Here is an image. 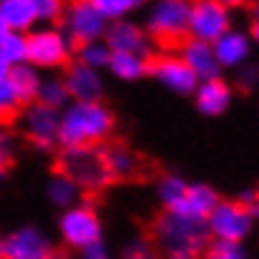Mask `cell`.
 Wrapping results in <instances>:
<instances>
[{
	"instance_id": "1",
	"label": "cell",
	"mask_w": 259,
	"mask_h": 259,
	"mask_svg": "<svg viewBox=\"0 0 259 259\" xmlns=\"http://www.w3.org/2000/svg\"><path fill=\"white\" fill-rule=\"evenodd\" d=\"M113 113L101 101H73L61 111L58 144L63 149H96L113 134Z\"/></svg>"
},
{
	"instance_id": "2",
	"label": "cell",
	"mask_w": 259,
	"mask_h": 259,
	"mask_svg": "<svg viewBox=\"0 0 259 259\" xmlns=\"http://www.w3.org/2000/svg\"><path fill=\"white\" fill-rule=\"evenodd\" d=\"M154 234L169 254L171 252H184V254L196 257L209 247V232H206L204 222H189V219H181V217L169 214V211H164L156 219Z\"/></svg>"
},
{
	"instance_id": "3",
	"label": "cell",
	"mask_w": 259,
	"mask_h": 259,
	"mask_svg": "<svg viewBox=\"0 0 259 259\" xmlns=\"http://www.w3.org/2000/svg\"><path fill=\"white\" fill-rule=\"evenodd\" d=\"M204 224L211 242L244 244V239L254 229V214L237 199H219V204L211 209Z\"/></svg>"
},
{
	"instance_id": "4",
	"label": "cell",
	"mask_w": 259,
	"mask_h": 259,
	"mask_svg": "<svg viewBox=\"0 0 259 259\" xmlns=\"http://www.w3.org/2000/svg\"><path fill=\"white\" fill-rule=\"evenodd\" d=\"M191 0H154L146 18V33L159 43H181L189 38Z\"/></svg>"
},
{
	"instance_id": "5",
	"label": "cell",
	"mask_w": 259,
	"mask_h": 259,
	"mask_svg": "<svg viewBox=\"0 0 259 259\" xmlns=\"http://www.w3.org/2000/svg\"><path fill=\"white\" fill-rule=\"evenodd\" d=\"M71 61V40L61 28L40 25L28 33V63L33 68H63Z\"/></svg>"
},
{
	"instance_id": "6",
	"label": "cell",
	"mask_w": 259,
	"mask_h": 259,
	"mask_svg": "<svg viewBox=\"0 0 259 259\" xmlns=\"http://www.w3.org/2000/svg\"><path fill=\"white\" fill-rule=\"evenodd\" d=\"M58 232H61V239L71 249L83 252L91 244H98L101 242L103 227H101V219H98V214H96L93 206L76 204L71 209H63V214L58 219Z\"/></svg>"
},
{
	"instance_id": "7",
	"label": "cell",
	"mask_w": 259,
	"mask_h": 259,
	"mask_svg": "<svg viewBox=\"0 0 259 259\" xmlns=\"http://www.w3.org/2000/svg\"><path fill=\"white\" fill-rule=\"evenodd\" d=\"M61 171L71 176L78 184V189H91V191H98L108 186L111 181L98 146L96 149H66L61 156Z\"/></svg>"
},
{
	"instance_id": "8",
	"label": "cell",
	"mask_w": 259,
	"mask_h": 259,
	"mask_svg": "<svg viewBox=\"0 0 259 259\" xmlns=\"http://www.w3.org/2000/svg\"><path fill=\"white\" fill-rule=\"evenodd\" d=\"M61 20H63L66 38L76 46L103 40L106 28H108V20L86 0H68Z\"/></svg>"
},
{
	"instance_id": "9",
	"label": "cell",
	"mask_w": 259,
	"mask_h": 259,
	"mask_svg": "<svg viewBox=\"0 0 259 259\" xmlns=\"http://www.w3.org/2000/svg\"><path fill=\"white\" fill-rule=\"evenodd\" d=\"M232 28V13L229 5L219 0H191V15H189V38L214 43Z\"/></svg>"
},
{
	"instance_id": "10",
	"label": "cell",
	"mask_w": 259,
	"mask_h": 259,
	"mask_svg": "<svg viewBox=\"0 0 259 259\" xmlns=\"http://www.w3.org/2000/svg\"><path fill=\"white\" fill-rule=\"evenodd\" d=\"M3 259H58L51 239L35 227H20L3 239Z\"/></svg>"
},
{
	"instance_id": "11",
	"label": "cell",
	"mask_w": 259,
	"mask_h": 259,
	"mask_svg": "<svg viewBox=\"0 0 259 259\" xmlns=\"http://www.w3.org/2000/svg\"><path fill=\"white\" fill-rule=\"evenodd\" d=\"M149 73L164 88H169L171 93H179V96H191L199 86V78L179 58V53H164V56L149 61Z\"/></svg>"
},
{
	"instance_id": "12",
	"label": "cell",
	"mask_w": 259,
	"mask_h": 259,
	"mask_svg": "<svg viewBox=\"0 0 259 259\" xmlns=\"http://www.w3.org/2000/svg\"><path fill=\"white\" fill-rule=\"evenodd\" d=\"M58 123H61V111H53L40 103H30L25 108L23 128L28 141L38 151H51L58 144Z\"/></svg>"
},
{
	"instance_id": "13",
	"label": "cell",
	"mask_w": 259,
	"mask_h": 259,
	"mask_svg": "<svg viewBox=\"0 0 259 259\" xmlns=\"http://www.w3.org/2000/svg\"><path fill=\"white\" fill-rule=\"evenodd\" d=\"M106 46L111 48V53H134V56H151V48H154V40L149 38V33L136 25L134 20H111L108 28H106V35H103Z\"/></svg>"
},
{
	"instance_id": "14",
	"label": "cell",
	"mask_w": 259,
	"mask_h": 259,
	"mask_svg": "<svg viewBox=\"0 0 259 259\" xmlns=\"http://www.w3.org/2000/svg\"><path fill=\"white\" fill-rule=\"evenodd\" d=\"M211 48H214V56H217V63L222 71L224 68L239 71L252 58V38H249V33L237 30V28H229L222 38H217L211 43Z\"/></svg>"
},
{
	"instance_id": "15",
	"label": "cell",
	"mask_w": 259,
	"mask_h": 259,
	"mask_svg": "<svg viewBox=\"0 0 259 259\" xmlns=\"http://www.w3.org/2000/svg\"><path fill=\"white\" fill-rule=\"evenodd\" d=\"M217 204H219V194L209 184H189L184 196L166 211L189 222H206V217L211 214Z\"/></svg>"
},
{
	"instance_id": "16",
	"label": "cell",
	"mask_w": 259,
	"mask_h": 259,
	"mask_svg": "<svg viewBox=\"0 0 259 259\" xmlns=\"http://www.w3.org/2000/svg\"><path fill=\"white\" fill-rule=\"evenodd\" d=\"M63 83L68 88V96L73 101H83V103H91V101H101L103 91H106V83H103V76L93 68H88L83 63H68L66 66V76H63Z\"/></svg>"
},
{
	"instance_id": "17",
	"label": "cell",
	"mask_w": 259,
	"mask_h": 259,
	"mask_svg": "<svg viewBox=\"0 0 259 259\" xmlns=\"http://www.w3.org/2000/svg\"><path fill=\"white\" fill-rule=\"evenodd\" d=\"M179 58L191 68V73H194L199 81L222 78V68H219V63H217V56H214L211 43L186 38V40L179 43Z\"/></svg>"
},
{
	"instance_id": "18",
	"label": "cell",
	"mask_w": 259,
	"mask_h": 259,
	"mask_svg": "<svg viewBox=\"0 0 259 259\" xmlns=\"http://www.w3.org/2000/svg\"><path fill=\"white\" fill-rule=\"evenodd\" d=\"M191 96H194V103H196L199 113L214 118V116H222V113L229 111L234 93H232V86L224 78H209V81H199V86Z\"/></svg>"
},
{
	"instance_id": "19",
	"label": "cell",
	"mask_w": 259,
	"mask_h": 259,
	"mask_svg": "<svg viewBox=\"0 0 259 259\" xmlns=\"http://www.w3.org/2000/svg\"><path fill=\"white\" fill-rule=\"evenodd\" d=\"M0 18L13 33H30L38 23L33 0H0Z\"/></svg>"
},
{
	"instance_id": "20",
	"label": "cell",
	"mask_w": 259,
	"mask_h": 259,
	"mask_svg": "<svg viewBox=\"0 0 259 259\" xmlns=\"http://www.w3.org/2000/svg\"><path fill=\"white\" fill-rule=\"evenodd\" d=\"M8 81H10V86L15 91V96H18V101H20V106H30V103H35V98H38V88L43 83V78H40V71L38 68H33L30 63H20V66H13L10 68V76H8Z\"/></svg>"
},
{
	"instance_id": "21",
	"label": "cell",
	"mask_w": 259,
	"mask_h": 259,
	"mask_svg": "<svg viewBox=\"0 0 259 259\" xmlns=\"http://www.w3.org/2000/svg\"><path fill=\"white\" fill-rule=\"evenodd\" d=\"M101 159H103V166L106 171L113 179H131L139 171V159L126 149V146H108V149H101Z\"/></svg>"
},
{
	"instance_id": "22",
	"label": "cell",
	"mask_w": 259,
	"mask_h": 259,
	"mask_svg": "<svg viewBox=\"0 0 259 259\" xmlns=\"http://www.w3.org/2000/svg\"><path fill=\"white\" fill-rule=\"evenodd\" d=\"M46 194H48V201H51L53 206H58V209H71V206L78 204L81 189H78V184H76L71 176H66L63 171H58L48 179Z\"/></svg>"
},
{
	"instance_id": "23",
	"label": "cell",
	"mask_w": 259,
	"mask_h": 259,
	"mask_svg": "<svg viewBox=\"0 0 259 259\" xmlns=\"http://www.w3.org/2000/svg\"><path fill=\"white\" fill-rule=\"evenodd\" d=\"M108 71L118 81H139L149 73V58H141L134 53H111Z\"/></svg>"
},
{
	"instance_id": "24",
	"label": "cell",
	"mask_w": 259,
	"mask_h": 259,
	"mask_svg": "<svg viewBox=\"0 0 259 259\" xmlns=\"http://www.w3.org/2000/svg\"><path fill=\"white\" fill-rule=\"evenodd\" d=\"M68 88L63 83V78H43V83L38 88V98H35V103H40V106H48V108H53V111H61V108H66L68 106Z\"/></svg>"
},
{
	"instance_id": "25",
	"label": "cell",
	"mask_w": 259,
	"mask_h": 259,
	"mask_svg": "<svg viewBox=\"0 0 259 259\" xmlns=\"http://www.w3.org/2000/svg\"><path fill=\"white\" fill-rule=\"evenodd\" d=\"M76 56H78V63H83V66H88V68H93V71L101 73L103 68H108L111 48L106 46V40H93V43L78 46Z\"/></svg>"
},
{
	"instance_id": "26",
	"label": "cell",
	"mask_w": 259,
	"mask_h": 259,
	"mask_svg": "<svg viewBox=\"0 0 259 259\" xmlns=\"http://www.w3.org/2000/svg\"><path fill=\"white\" fill-rule=\"evenodd\" d=\"M0 56L13 66H20V63H28V33H8L3 40H0Z\"/></svg>"
},
{
	"instance_id": "27",
	"label": "cell",
	"mask_w": 259,
	"mask_h": 259,
	"mask_svg": "<svg viewBox=\"0 0 259 259\" xmlns=\"http://www.w3.org/2000/svg\"><path fill=\"white\" fill-rule=\"evenodd\" d=\"M86 3H91L106 20H121L123 15L146 5V0H86Z\"/></svg>"
},
{
	"instance_id": "28",
	"label": "cell",
	"mask_w": 259,
	"mask_h": 259,
	"mask_svg": "<svg viewBox=\"0 0 259 259\" xmlns=\"http://www.w3.org/2000/svg\"><path fill=\"white\" fill-rule=\"evenodd\" d=\"M186 186H189V184H186L181 176H176V174H166V176H161V181H159L156 191H159V199H161L164 209H171L174 204L184 196Z\"/></svg>"
},
{
	"instance_id": "29",
	"label": "cell",
	"mask_w": 259,
	"mask_h": 259,
	"mask_svg": "<svg viewBox=\"0 0 259 259\" xmlns=\"http://www.w3.org/2000/svg\"><path fill=\"white\" fill-rule=\"evenodd\" d=\"M204 259H249L244 244H229V242H209L204 249Z\"/></svg>"
},
{
	"instance_id": "30",
	"label": "cell",
	"mask_w": 259,
	"mask_h": 259,
	"mask_svg": "<svg viewBox=\"0 0 259 259\" xmlns=\"http://www.w3.org/2000/svg\"><path fill=\"white\" fill-rule=\"evenodd\" d=\"M20 101L15 96V91L10 86V81H0V121H13L20 111Z\"/></svg>"
},
{
	"instance_id": "31",
	"label": "cell",
	"mask_w": 259,
	"mask_h": 259,
	"mask_svg": "<svg viewBox=\"0 0 259 259\" xmlns=\"http://www.w3.org/2000/svg\"><path fill=\"white\" fill-rule=\"evenodd\" d=\"M35 5V15H38V23H56L63 18V10H66V0H33Z\"/></svg>"
},
{
	"instance_id": "32",
	"label": "cell",
	"mask_w": 259,
	"mask_h": 259,
	"mask_svg": "<svg viewBox=\"0 0 259 259\" xmlns=\"http://www.w3.org/2000/svg\"><path fill=\"white\" fill-rule=\"evenodd\" d=\"M10 161H13V139L0 131V171L10 166Z\"/></svg>"
},
{
	"instance_id": "33",
	"label": "cell",
	"mask_w": 259,
	"mask_h": 259,
	"mask_svg": "<svg viewBox=\"0 0 259 259\" xmlns=\"http://www.w3.org/2000/svg\"><path fill=\"white\" fill-rule=\"evenodd\" d=\"M237 81H239V86H242V88H252L259 81V71H257V68H249V66H244V68H239V76H237Z\"/></svg>"
},
{
	"instance_id": "34",
	"label": "cell",
	"mask_w": 259,
	"mask_h": 259,
	"mask_svg": "<svg viewBox=\"0 0 259 259\" xmlns=\"http://www.w3.org/2000/svg\"><path fill=\"white\" fill-rule=\"evenodd\" d=\"M123 259H151V252H149V247L144 242H136V244H131L126 249V257Z\"/></svg>"
},
{
	"instance_id": "35",
	"label": "cell",
	"mask_w": 259,
	"mask_h": 259,
	"mask_svg": "<svg viewBox=\"0 0 259 259\" xmlns=\"http://www.w3.org/2000/svg\"><path fill=\"white\" fill-rule=\"evenodd\" d=\"M81 259H108V252H106L103 242H98V244H91L88 249H83Z\"/></svg>"
},
{
	"instance_id": "36",
	"label": "cell",
	"mask_w": 259,
	"mask_h": 259,
	"mask_svg": "<svg viewBox=\"0 0 259 259\" xmlns=\"http://www.w3.org/2000/svg\"><path fill=\"white\" fill-rule=\"evenodd\" d=\"M8 76H10V63H8V61L0 56V81H5Z\"/></svg>"
},
{
	"instance_id": "37",
	"label": "cell",
	"mask_w": 259,
	"mask_h": 259,
	"mask_svg": "<svg viewBox=\"0 0 259 259\" xmlns=\"http://www.w3.org/2000/svg\"><path fill=\"white\" fill-rule=\"evenodd\" d=\"M249 38H252V46H259V20H254V25L249 30Z\"/></svg>"
},
{
	"instance_id": "38",
	"label": "cell",
	"mask_w": 259,
	"mask_h": 259,
	"mask_svg": "<svg viewBox=\"0 0 259 259\" xmlns=\"http://www.w3.org/2000/svg\"><path fill=\"white\" fill-rule=\"evenodd\" d=\"M252 214H254V219H259V186L254 189V204H252Z\"/></svg>"
},
{
	"instance_id": "39",
	"label": "cell",
	"mask_w": 259,
	"mask_h": 259,
	"mask_svg": "<svg viewBox=\"0 0 259 259\" xmlns=\"http://www.w3.org/2000/svg\"><path fill=\"white\" fill-rule=\"evenodd\" d=\"M166 259H199V257H194V254H184V252H171V254H166Z\"/></svg>"
},
{
	"instance_id": "40",
	"label": "cell",
	"mask_w": 259,
	"mask_h": 259,
	"mask_svg": "<svg viewBox=\"0 0 259 259\" xmlns=\"http://www.w3.org/2000/svg\"><path fill=\"white\" fill-rule=\"evenodd\" d=\"M8 33H10V30H8V25L3 23V18H0V40H3V38H5Z\"/></svg>"
},
{
	"instance_id": "41",
	"label": "cell",
	"mask_w": 259,
	"mask_h": 259,
	"mask_svg": "<svg viewBox=\"0 0 259 259\" xmlns=\"http://www.w3.org/2000/svg\"><path fill=\"white\" fill-rule=\"evenodd\" d=\"M219 3H224V5L232 8V5H242V3H247V0H219Z\"/></svg>"
},
{
	"instance_id": "42",
	"label": "cell",
	"mask_w": 259,
	"mask_h": 259,
	"mask_svg": "<svg viewBox=\"0 0 259 259\" xmlns=\"http://www.w3.org/2000/svg\"><path fill=\"white\" fill-rule=\"evenodd\" d=\"M252 10H254V20H259V0H252Z\"/></svg>"
},
{
	"instance_id": "43",
	"label": "cell",
	"mask_w": 259,
	"mask_h": 259,
	"mask_svg": "<svg viewBox=\"0 0 259 259\" xmlns=\"http://www.w3.org/2000/svg\"><path fill=\"white\" fill-rule=\"evenodd\" d=\"M0 259H3V242H0Z\"/></svg>"
},
{
	"instance_id": "44",
	"label": "cell",
	"mask_w": 259,
	"mask_h": 259,
	"mask_svg": "<svg viewBox=\"0 0 259 259\" xmlns=\"http://www.w3.org/2000/svg\"><path fill=\"white\" fill-rule=\"evenodd\" d=\"M257 83H259V81H257Z\"/></svg>"
}]
</instances>
